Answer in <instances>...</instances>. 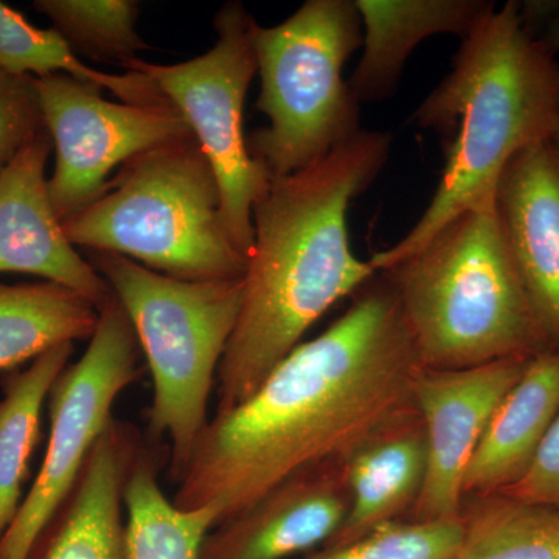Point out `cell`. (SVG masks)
Segmentation results:
<instances>
[{"label":"cell","mask_w":559,"mask_h":559,"mask_svg":"<svg viewBox=\"0 0 559 559\" xmlns=\"http://www.w3.org/2000/svg\"><path fill=\"white\" fill-rule=\"evenodd\" d=\"M463 535V516L401 521L353 543L325 544L300 559H455Z\"/></svg>","instance_id":"cell-25"},{"label":"cell","mask_w":559,"mask_h":559,"mask_svg":"<svg viewBox=\"0 0 559 559\" xmlns=\"http://www.w3.org/2000/svg\"><path fill=\"white\" fill-rule=\"evenodd\" d=\"M390 145L389 132L360 130L305 170L272 180L253 205V246L215 414L249 400L333 305L377 275L349 248L347 213L380 176Z\"/></svg>","instance_id":"cell-2"},{"label":"cell","mask_w":559,"mask_h":559,"mask_svg":"<svg viewBox=\"0 0 559 559\" xmlns=\"http://www.w3.org/2000/svg\"><path fill=\"white\" fill-rule=\"evenodd\" d=\"M559 414V348L530 359L489 421L463 481V500L500 495L527 473Z\"/></svg>","instance_id":"cell-18"},{"label":"cell","mask_w":559,"mask_h":559,"mask_svg":"<svg viewBox=\"0 0 559 559\" xmlns=\"http://www.w3.org/2000/svg\"><path fill=\"white\" fill-rule=\"evenodd\" d=\"M378 274L399 299L423 369H468L555 348L496 202L455 216L421 248Z\"/></svg>","instance_id":"cell-4"},{"label":"cell","mask_w":559,"mask_h":559,"mask_svg":"<svg viewBox=\"0 0 559 559\" xmlns=\"http://www.w3.org/2000/svg\"><path fill=\"white\" fill-rule=\"evenodd\" d=\"M249 400L210 418L178 481V509L213 510L219 525L300 471L344 460L414 406L421 366L395 293L377 272Z\"/></svg>","instance_id":"cell-1"},{"label":"cell","mask_w":559,"mask_h":559,"mask_svg":"<svg viewBox=\"0 0 559 559\" xmlns=\"http://www.w3.org/2000/svg\"><path fill=\"white\" fill-rule=\"evenodd\" d=\"M140 345L117 297L100 310L86 352L62 370L49 393L50 437L46 455L16 518L0 539V559H25L33 540L69 495L102 433L114 404L142 380Z\"/></svg>","instance_id":"cell-9"},{"label":"cell","mask_w":559,"mask_h":559,"mask_svg":"<svg viewBox=\"0 0 559 559\" xmlns=\"http://www.w3.org/2000/svg\"><path fill=\"white\" fill-rule=\"evenodd\" d=\"M146 436L114 417L25 559H130L124 489Z\"/></svg>","instance_id":"cell-14"},{"label":"cell","mask_w":559,"mask_h":559,"mask_svg":"<svg viewBox=\"0 0 559 559\" xmlns=\"http://www.w3.org/2000/svg\"><path fill=\"white\" fill-rule=\"evenodd\" d=\"M532 358H511L468 367H419L412 401L425 425L428 469L417 506L407 521H444L462 516L466 471L492 415L521 380Z\"/></svg>","instance_id":"cell-11"},{"label":"cell","mask_w":559,"mask_h":559,"mask_svg":"<svg viewBox=\"0 0 559 559\" xmlns=\"http://www.w3.org/2000/svg\"><path fill=\"white\" fill-rule=\"evenodd\" d=\"M355 0H308L275 27H257V109L267 127L248 150L271 180L310 167L360 131V105L342 79L362 46Z\"/></svg>","instance_id":"cell-7"},{"label":"cell","mask_w":559,"mask_h":559,"mask_svg":"<svg viewBox=\"0 0 559 559\" xmlns=\"http://www.w3.org/2000/svg\"><path fill=\"white\" fill-rule=\"evenodd\" d=\"M352 502L344 460L300 471L205 536L200 559H288L325 546Z\"/></svg>","instance_id":"cell-12"},{"label":"cell","mask_w":559,"mask_h":559,"mask_svg":"<svg viewBox=\"0 0 559 559\" xmlns=\"http://www.w3.org/2000/svg\"><path fill=\"white\" fill-rule=\"evenodd\" d=\"M167 462V444L146 437L124 489L130 559H200L205 536L216 527L215 511L178 509L167 498L159 481Z\"/></svg>","instance_id":"cell-20"},{"label":"cell","mask_w":559,"mask_h":559,"mask_svg":"<svg viewBox=\"0 0 559 559\" xmlns=\"http://www.w3.org/2000/svg\"><path fill=\"white\" fill-rule=\"evenodd\" d=\"M544 32L540 33L539 40L554 51L555 55L559 53V2H551L549 16L543 22Z\"/></svg>","instance_id":"cell-28"},{"label":"cell","mask_w":559,"mask_h":559,"mask_svg":"<svg viewBox=\"0 0 559 559\" xmlns=\"http://www.w3.org/2000/svg\"><path fill=\"white\" fill-rule=\"evenodd\" d=\"M100 311L58 283H0V371H14L55 347L92 340Z\"/></svg>","instance_id":"cell-19"},{"label":"cell","mask_w":559,"mask_h":559,"mask_svg":"<svg viewBox=\"0 0 559 559\" xmlns=\"http://www.w3.org/2000/svg\"><path fill=\"white\" fill-rule=\"evenodd\" d=\"M55 148L47 187L61 223L102 197L110 173L145 151L190 138L175 106H134L103 97L102 87L69 75L33 79Z\"/></svg>","instance_id":"cell-10"},{"label":"cell","mask_w":559,"mask_h":559,"mask_svg":"<svg viewBox=\"0 0 559 559\" xmlns=\"http://www.w3.org/2000/svg\"><path fill=\"white\" fill-rule=\"evenodd\" d=\"M46 131L33 79L0 70V170Z\"/></svg>","instance_id":"cell-26"},{"label":"cell","mask_w":559,"mask_h":559,"mask_svg":"<svg viewBox=\"0 0 559 559\" xmlns=\"http://www.w3.org/2000/svg\"><path fill=\"white\" fill-rule=\"evenodd\" d=\"M73 344L60 345L14 370L2 381L0 400V539L16 518L22 485L40 437V412L62 370L69 366Z\"/></svg>","instance_id":"cell-21"},{"label":"cell","mask_w":559,"mask_h":559,"mask_svg":"<svg viewBox=\"0 0 559 559\" xmlns=\"http://www.w3.org/2000/svg\"><path fill=\"white\" fill-rule=\"evenodd\" d=\"M49 132L0 170V272L35 275L76 290L98 311L112 297L108 283L69 241L47 187Z\"/></svg>","instance_id":"cell-13"},{"label":"cell","mask_w":559,"mask_h":559,"mask_svg":"<svg viewBox=\"0 0 559 559\" xmlns=\"http://www.w3.org/2000/svg\"><path fill=\"white\" fill-rule=\"evenodd\" d=\"M551 148L555 151V156L558 157L559 160V105H558V114H557V123H555L554 134L549 140Z\"/></svg>","instance_id":"cell-29"},{"label":"cell","mask_w":559,"mask_h":559,"mask_svg":"<svg viewBox=\"0 0 559 559\" xmlns=\"http://www.w3.org/2000/svg\"><path fill=\"white\" fill-rule=\"evenodd\" d=\"M558 105L557 55L528 31L520 3L489 11L463 39L450 75L414 116L423 130L457 127L439 187L406 237L374 253L371 267L384 271L455 216L496 202L509 162L530 146L549 142Z\"/></svg>","instance_id":"cell-3"},{"label":"cell","mask_w":559,"mask_h":559,"mask_svg":"<svg viewBox=\"0 0 559 559\" xmlns=\"http://www.w3.org/2000/svg\"><path fill=\"white\" fill-rule=\"evenodd\" d=\"M455 559H559V509L503 495L463 502Z\"/></svg>","instance_id":"cell-22"},{"label":"cell","mask_w":559,"mask_h":559,"mask_svg":"<svg viewBox=\"0 0 559 559\" xmlns=\"http://www.w3.org/2000/svg\"><path fill=\"white\" fill-rule=\"evenodd\" d=\"M215 46L179 64L134 58L121 69L148 76L182 114L218 178L231 238L249 259L253 246V205L267 193L271 178L250 156L242 130L246 97L257 68L259 24L241 2L221 7L213 20Z\"/></svg>","instance_id":"cell-8"},{"label":"cell","mask_w":559,"mask_h":559,"mask_svg":"<svg viewBox=\"0 0 559 559\" xmlns=\"http://www.w3.org/2000/svg\"><path fill=\"white\" fill-rule=\"evenodd\" d=\"M36 11L84 60L123 64L148 44L140 38V7L134 0H36Z\"/></svg>","instance_id":"cell-23"},{"label":"cell","mask_w":559,"mask_h":559,"mask_svg":"<svg viewBox=\"0 0 559 559\" xmlns=\"http://www.w3.org/2000/svg\"><path fill=\"white\" fill-rule=\"evenodd\" d=\"M496 209L530 299L559 348V160L550 142L530 146L503 168Z\"/></svg>","instance_id":"cell-15"},{"label":"cell","mask_w":559,"mask_h":559,"mask_svg":"<svg viewBox=\"0 0 559 559\" xmlns=\"http://www.w3.org/2000/svg\"><path fill=\"white\" fill-rule=\"evenodd\" d=\"M0 70L31 79L62 73L105 91L116 83L110 73L81 60L55 28L35 27L3 2H0Z\"/></svg>","instance_id":"cell-24"},{"label":"cell","mask_w":559,"mask_h":559,"mask_svg":"<svg viewBox=\"0 0 559 559\" xmlns=\"http://www.w3.org/2000/svg\"><path fill=\"white\" fill-rule=\"evenodd\" d=\"M362 21V58L348 86L360 103L381 102L399 86L404 64L436 35L468 38L496 9L487 0H355Z\"/></svg>","instance_id":"cell-17"},{"label":"cell","mask_w":559,"mask_h":559,"mask_svg":"<svg viewBox=\"0 0 559 559\" xmlns=\"http://www.w3.org/2000/svg\"><path fill=\"white\" fill-rule=\"evenodd\" d=\"M344 466L352 502L344 524L326 544L353 543L409 520L428 469V440L415 406L360 441Z\"/></svg>","instance_id":"cell-16"},{"label":"cell","mask_w":559,"mask_h":559,"mask_svg":"<svg viewBox=\"0 0 559 559\" xmlns=\"http://www.w3.org/2000/svg\"><path fill=\"white\" fill-rule=\"evenodd\" d=\"M500 495L559 509V414L539 444L527 473Z\"/></svg>","instance_id":"cell-27"},{"label":"cell","mask_w":559,"mask_h":559,"mask_svg":"<svg viewBox=\"0 0 559 559\" xmlns=\"http://www.w3.org/2000/svg\"><path fill=\"white\" fill-rule=\"evenodd\" d=\"M83 255L131 320L154 389L145 436L168 441V473L178 484L210 421V393L237 325L245 278L187 282L117 253Z\"/></svg>","instance_id":"cell-6"},{"label":"cell","mask_w":559,"mask_h":559,"mask_svg":"<svg viewBox=\"0 0 559 559\" xmlns=\"http://www.w3.org/2000/svg\"><path fill=\"white\" fill-rule=\"evenodd\" d=\"M75 248L117 253L187 282L245 278L216 173L194 135L127 162L86 209L62 223Z\"/></svg>","instance_id":"cell-5"}]
</instances>
